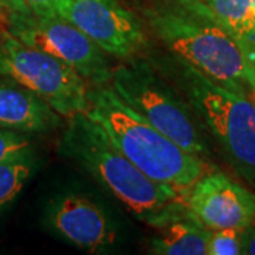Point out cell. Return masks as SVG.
<instances>
[{"label": "cell", "instance_id": "9a60e30c", "mask_svg": "<svg viewBox=\"0 0 255 255\" xmlns=\"http://www.w3.org/2000/svg\"><path fill=\"white\" fill-rule=\"evenodd\" d=\"M33 153L31 140L21 132L0 128V163Z\"/></svg>", "mask_w": 255, "mask_h": 255}, {"label": "cell", "instance_id": "30bf717a", "mask_svg": "<svg viewBox=\"0 0 255 255\" xmlns=\"http://www.w3.org/2000/svg\"><path fill=\"white\" fill-rule=\"evenodd\" d=\"M46 224L58 237L87 253H100L117 237L105 211L78 193L61 194L50 201Z\"/></svg>", "mask_w": 255, "mask_h": 255}, {"label": "cell", "instance_id": "3957f363", "mask_svg": "<svg viewBox=\"0 0 255 255\" xmlns=\"http://www.w3.org/2000/svg\"><path fill=\"white\" fill-rule=\"evenodd\" d=\"M84 115L98 124L112 145L139 170L184 196L203 174L214 169L207 159L187 152L132 110L110 84L88 87Z\"/></svg>", "mask_w": 255, "mask_h": 255}, {"label": "cell", "instance_id": "8992f818", "mask_svg": "<svg viewBox=\"0 0 255 255\" xmlns=\"http://www.w3.org/2000/svg\"><path fill=\"white\" fill-rule=\"evenodd\" d=\"M0 77L44 100L64 119L88 108V82L68 64L0 30Z\"/></svg>", "mask_w": 255, "mask_h": 255}, {"label": "cell", "instance_id": "52a82bcc", "mask_svg": "<svg viewBox=\"0 0 255 255\" xmlns=\"http://www.w3.org/2000/svg\"><path fill=\"white\" fill-rule=\"evenodd\" d=\"M9 11L7 30L18 40L68 64L88 85L110 84L114 67L108 54L73 23L58 14L37 16L26 7Z\"/></svg>", "mask_w": 255, "mask_h": 255}, {"label": "cell", "instance_id": "7a4b0ae2", "mask_svg": "<svg viewBox=\"0 0 255 255\" xmlns=\"http://www.w3.org/2000/svg\"><path fill=\"white\" fill-rule=\"evenodd\" d=\"M174 57L213 81L255 101V65L203 0H176L142 11Z\"/></svg>", "mask_w": 255, "mask_h": 255}, {"label": "cell", "instance_id": "8fae6325", "mask_svg": "<svg viewBox=\"0 0 255 255\" xmlns=\"http://www.w3.org/2000/svg\"><path fill=\"white\" fill-rule=\"evenodd\" d=\"M64 124L46 101L11 80H0V128L21 133H43Z\"/></svg>", "mask_w": 255, "mask_h": 255}, {"label": "cell", "instance_id": "d6986e66", "mask_svg": "<svg viewBox=\"0 0 255 255\" xmlns=\"http://www.w3.org/2000/svg\"><path fill=\"white\" fill-rule=\"evenodd\" d=\"M251 4H253V10H254V21H255V0H251Z\"/></svg>", "mask_w": 255, "mask_h": 255}, {"label": "cell", "instance_id": "6da1fadb", "mask_svg": "<svg viewBox=\"0 0 255 255\" xmlns=\"http://www.w3.org/2000/svg\"><path fill=\"white\" fill-rule=\"evenodd\" d=\"M65 121L60 143L63 155L80 164L137 220L157 230L189 211L187 196L139 170L87 115Z\"/></svg>", "mask_w": 255, "mask_h": 255}, {"label": "cell", "instance_id": "7c38bea8", "mask_svg": "<svg viewBox=\"0 0 255 255\" xmlns=\"http://www.w3.org/2000/svg\"><path fill=\"white\" fill-rule=\"evenodd\" d=\"M211 230L190 213H184L157 228L149 250L156 255H207Z\"/></svg>", "mask_w": 255, "mask_h": 255}, {"label": "cell", "instance_id": "9c48e42d", "mask_svg": "<svg viewBox=\"0 0 255 255\" xmlns=\"http://www.w3.org/2000/svg\"><path fill=\"white\" fill-rule=\"evenodd\" d=\"M187 209L209 230H243L255 220V193L216 169L187 193Z\"/></svg>", "mask_w": 255, "mask_h": 255}, {"label": "cell", "instance_id": "e0dca14e", "mask_svg": "<svg viewBox=\"0 0 255 255\" xmlns=\"http://www.w3.org/2000/svg\"><path fill=\"white\" fill-rule=\"evenodd\" d=\"M21 4L37 16H51L57 14L55 7L60 0H20Z\"/></svg>", "mask_w": 255, "mask_h": 255}, {"label": "cell", "instance_id": "5bb4252c", "mask_svg": "<svg viewBox=\"0 0 255 255\" xmlns=\"http://www.w3.org/2000/svg\"><path fill=\"white\" fill-rule=\"evenodd\" d=\"M36 169L34 153L0 163V213L20 196Z\"/></svg>", "mask_w": 255, "mask_h": 255}, {"label": "cell", "instance_id": "2e32d148", "mask_svg": "<svg viewBox=\"0 0 255 255\" xmlns=\"http://www.w3.org/2000/svg\"><path fill=\"white\" fill-rule=\"evenodd\" d=\"M241 254V230L220 228L213 230L209 238L207 255H240Z\"/></svg>", "mask_w": 255, "mask_h": 255}, {"label": "cell", "instance_id": "4fadbf2b", "mask_svg": "<svg viewBox=\"0 0 255 255\" xmlns=\"http://www.w3.org/2000/svg\"><path fill=\"white\" fill-rule=\"evenodd\" d=\"M255 65V21L251 0H203Z\"/></svg>", "mask_w": 255, "mask_h": 255}, {"label": "cell", "instance_id": "ffe728a7", "mask_svg": "<svg viewBox=\"0 0 255 255\" xmlns=\"http://www.w3.org/2000/svg\"><path fill=\"white\" fill-rule=\"evenodd\" d=\"M3 1H4V3H6V1H7V0H3Z\"/></svg>", "mask_w": 255, "mask_h": 255}, {"label": "cell", "instance_id": "277c9868", "mask_svg": "<svg viewBox=\"0 0 255 255\" xmlns=\"http://www.w3.org/2000/svg\"><path fill=\"white\" fill-rule=\"evenodd\" d=\"M174 63L191 108L234 172L255 191V101L213 81L179 57Z\"/></svg>", "mask_w": 255, "mask_h": 255}, {"label": "cell", "instance_id": "ba28073f", "mask_svg": "<svg viewBox=\"0 0 255 255\" xmlns=\"http://www.w3.org/2000/svg\"><path fill=\"white\" fill-rule=\"evenodd\" d=\"M55 13L119 60H130L147 46L140 20L118 0H60Z\"/></svg>", "mask_w": 255, "mask_h": 255}, {"label": "cell", "instance_id": "44dd1931", "mask_svg": "<svg viewBox=\"0 0 255 255\" xmlns=\"http://www.w3.org/2000/svg\"><path fill=\"white\" fill-rule=\"evenodd\" d=\"M1 1H3V0H0V3H1Z\"/></svg>", "mask_w": 255, "mask_h": 255}, {"label": "cell", "instance_id": "ac0fdd59", "mask_svg": "<svg viewBox=\"0 0 255 255\" xmlns=\"http://www.w3.org/2000/svg\"><path fill=\"white\" fill-rule=\"evenodd\" d=\"M241 254L255 255V220L241 230Z\"/></svg>", "mask_w": 255, "mask_h": 255}, {"label": "cell", "instance_id": "5b68a950", "mask_svg": "<svg viewBox=\"0 0 255 255\" xmlns=\"http://www.w3.org/2000/svg\"><path fill=\"white\" fill-rule=\"evenodd\" d=\"M110 85L118 97L156 129L193 155L209 160L210 145L200 118L150 64L140 58L114 67Z\"/></svg>", "mask_w": 255, "mask_h": 255}]
</instances>
